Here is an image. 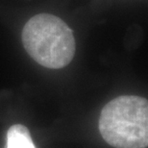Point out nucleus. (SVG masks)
Here are the masks:
<instances>
[{"mask_svg": "<svg viewBox=\"0 0 148 148\" xmlns=\"http://www.w3.org/2000/svg\"><path fill=\"white\" fill-rule=\"evenodd\" d=\"M21 40L29 56L47 69H63L75 54L72 30L53 14H40L29 19L23 27Z\"/></svg>", "mask_w": 148, "mask_h": 148, "instance_id": "1", "label": "nucleus"}, {"mask_svg": "<svg viewBox=\"0 0 148 148\" xmlns=\"http://www.w3.org/2000/svg\"><path fill=\"white\" fill-rule=\"evenodd\" d=\"M99 132L115 148H146L148 145V102L137 95H122L102 109Z\"/></svg>", "mask_w": 148, "mask_h": 148, "instance_id": "2", "label": "nucleus"}, {"mask_svg": "<svg viewBox=\"0 0 148 148\" xmlns=\"http://www.w3.org/2000/svg\"><path fill=\"white\" fill-rule=\"evenodd\" d=\"M6 148H36L28 128L21 124H16L7 132Z\"/></svg>", "mask_w": 148, "mask_h": 148, "instance_id": "3", "label": "nucleus"}]
</instances>
